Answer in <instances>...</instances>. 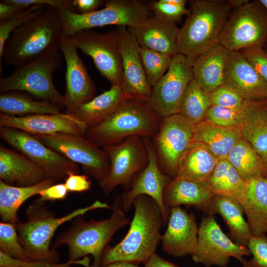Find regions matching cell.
<instances>
[{
	"label": "cell",
	"mask_w": 267,
	"mask_h": 267,
	"mask_svg": "<svg viewBox=\"0 0 267 267\" xmlns=\"http://www.w3.org/2000/svg\"><path fill=\"white\" fill-rule=\"evenodd\" d=\"M267 43V10L260 0H248L232 9L220 37L230 51L264 48Z\"/></svg>",
	"instance_id": "obj_9"
},
{
	"label": "cell",
	"mask_w": 267,
	"mask_h": 267,
	"mask_svg": "<svg viewBox=\"0 0 267 267\" xmlns=\"http://www.w3.org/2000/svg\"><path fill=\"white\" fill-rule=\"evenodd\" d=\"M260 76L267 83V51L264 48H250L239 51Z\"/></svg>",
	"instance_id": "obj_45"
},
{
	"label": "cell",
	"mask_w": 267,
	"mask_h": 267,
	"mask_svg": "<svg viewBox=\"0 0 267 267\" xmlns=\"http://www.w3.org/2000/svg\"><path fill=\"white\" fill-rule=\"evenodd\" d=\"M106 1L102 0H73L72 3L79 13L87 14L97 10Z\"/></svg>",
	"instance_id": "obj_50"
},
{
	"label": "cell",
	"mask_w": 267,
	"mask_h": 267,
	"mask_svg": "<svg viewBox=\"0 0 267 267\" xmlns=\"http://www.w3.org/2000/svg\"><path fill=\"white\" fill-rule=\"evenodd\" d=\"M264 49L267 51V43L265 45V47H264Z\"/></svg>",
	"instance_id": "obj_56"
},
{
	"label": "cell",
	"mask_w": 267,
	"mask_h": 267,
	"mask_svg": "<svg viewBox=\"0 0 267 267\" xmlns=\"http://www.w3.org/2000/svg\"><path fill=\"white\" fill-rule=\"evenodd\" d=\"M127 28L139 46L171 57L178 54L179 28L175 22L154 15L148 17L141 24Z\"/></svg>",
	"instance_id": "obj_22"
},
{
	"label": "cell",
	"mask_w": 267,
	"mask_h": 267,
	"mask_svg": "<svg viewBox=\"0 0 267 267\" xmlns=\"http://www.w3.org/2000/svg\"><path fill=\"white\" fill-rule=\"evenodd\" d=\"M46 7L34 5L22 10L13 17L0 21V62L4 44L11 34L16 29L40 15Z\"/></svg>",
	"instance_id": "obj_39"
},
{
	"label": "cell",
	"mask_w": 267,
	"mask_h": 267,
	"mask_svg": "<svg viewBox=\"0 0 267 267\" xmlns=\"http://www.w3.org/2000/svg\"><path fill=\"white\" fill-rule=\"evenodd\" d=\"M124 99L120 87L112 86L89 101L67 108L66 113L83 123L88 130L106 120Z\"/></svg>",
	"instance_id": "obj_26"
},
{
	"label": "cell",
	"mask_w": 267,
	"mask_h": 267,
	"mask_svg": "<svg viewBox=\"0 0 267 267\" xmlns=\"http://www.w3.org/2000/svg\"><path fill=\"white\" fill-rule=\"evenodd\" d=\"M55 180L46 178L41 182L30 186L9 185L0 180V216L2 222L16 224L18 221L17 212L20 206L29 198L39 194L53 185Z\"/></svg>",
	"instance_id": "obj_33"
},
{
	"label": "cell",
	"mask_w": 267,
	"mask_h": 267,
	"mask_svg": "<svg viewBox=\"0 0 267 267\" xmlns=\"http://www.w3.org/2000/svg\"><path fill=\"white\" fill-rule=\"evenodd\" d=\"M0 137L39 166L48 178L65 179L70 174L79 173L77 163L46 146L31 134L16 129L0 127Z\"/></svg>",
	"instance_id": "obj_14"
},
{
	"label": "cell",
	"mask_w": 267,
	"mask_h": 267,
	"mask_svg": "<svg viewBox=\"0 0 267 267\" xmlns=\"http://www.w3.org/2000/svg\"><path fill=\"white\" fill-rule=\"evenodd\" d=\"M242 264V267H259L254 263L252 259L249 261H245Z\"/></svg>",
	"instance_id": "obj_54"
},
{
	"label": "cell",
	"mask_w": 267,
	"mask_h": 267,
	"mask_svg": "<svg viewBox=\"0 0 267 267\" xmlns=\"http://www.w3.org/2000/svg\"><path fill=\"white\" fill-rule=\"evenodd\" d=\"M0 126L16 129L31 135L66 133L83 135L87 129L67 113L32 114L22 116L1 113Z\"/></svg>",
	"instance_id": "obj_20"
},
{
	"label": "cell",
	"mask_w": 267,
	"mask_h": 267,
	"mask_svg": "<svg viewBox=\"0 0 267 267\" xmlns=\"http://www.w3.org/2000/svg\"><path fill=\"white\" fill-rule=\"evenodd\" d=\"M219 160L203 144L193 141L180 162L176 178L203 183Z\"/></svg>",
	"instance_id": "obj_34"
},
{
	"label": "cell",
	"mask_w": 267,
	"mask_h": 267,
	"mask_svg": "<svg viewBox=\"0 0 267 267\" xmlns=\"http://www.w3.org/2000/svg\"><path fill=\"white\" fill-rule=\"evenodd\" d=\"M104 267H139L136 264L124 262H118L111 264H109Z\"/></svg>",
	"instance_id": "obj_53"
},
{
	"label": "cell",
	"mask_w": 267,
	"mask_h": 267,
	"mask_svg": "<svg viewBox=\"0 0 267 267\" xmlns=\"http://www.w3.org/2000/svg\"><path fill=\"white\" fill-rule=\"evenodd\" d=\"M203 208L212 214H219L237 244L247 246L252 235L249 224L244 219V209L240 203L226 196L214 195Z\"/></svg>",
	"instance_id": "obj_29"
},
{
	"label": "cell",
	"mask_w": 267,
	"mask_h": 267,
	"mask_svg": "<svg viewBox=\"0 0 267 267\" xmlns=\"http://www.w3.org/2000/svg\"><path fill=\"white\" fill-rule=\"evenodd\" d=\"M162 120L147 101L125 98L110 116L87 130L86 133L88 138L97 146L103 147L118 144L133 136L152 138Z\"/></svg>",
	"instance_id": "obj_6"
},
{
	"label": "cell",
	"mask_w": 267,
	"mask_h": 267,
	"mask_svg": "<svg viewBox=\"0 0 267 267\" xmlns=\"http://www.w3.org/2000/svg\"><path fill=\"white\" fill-rule=\"evenodd\" d=\"M251 255L252 259L259 267H267V236H252L247 246Z\"/></svg>",
	"instance_id": "obj_46"
},
{
	"label": "cell",
	"mask_w": 267,
	"mask_h": 267,
	"mask_svg": "<svg viewBox=\"0 0 267 267\" xmlns=\"http://www.w3.org/2000/svg\"><path fill=\"white\" fill-rule=\"evenodd\" d=\"M241 205L252 236L267 234V177H259L247 181Z\"/></svg>",
	"instance_id": "obj_27"
},
{
	"label": "cell",
	"mask_w": 267,
	"mask_h": 267,
	"mask_svg": "<svg viewBox=\"0 0 267 267\" xmlns=\"http://www.w3.org/2000/svg\"><path fill=\"white\" fill-rule=\"evenodd\" d=\"M68 192L64 183L54 184L43 190L38 199L44 202L62 200L66 197Z\"/></svg>",
	"instance_id": "obj_49"
},
{
	"label": "cell",
	"mask_w": 267,
	"mask_h": 267,
	"mask_svg": "<svg viewBox=\"0 0 267 267\" xmlns=\"http://www.w3.org/2000/svg\"><path fill=\"white\" fill-rule=\"evenodd\" d=\"M103 148L110 163L108 175L98 182L103 192L108 195L120 185L128 190L134 177L148 163V153L142 138L130 136L118 144Z\"/></svg>",
	"instance_id": "obj_11"
},
{
	"label": "cell",
	"mask_w": 267,
	"mask_h": 267,
	"mask_svg": "<svg viewBox=\"0 0 267 267\" xmlns=\"http://www.w3.org/2000/svg\"><path fill=\"white\" fill-rule=\"evenodd\" d=\"M105 5L104 8L87 14L58 9L64 36L71 37L81 30L108 25L137 26L151 14L147 5L140 0H109Z\"/></svg>",
	"instance_id": "obj_8"
},
{
	"label": "cell",
	"mask_w": 267,
	"mask_h": 267,
	"mask_svg": "<svg viewBox=\"0 0 267 267\" xmlns=\"http://www.w3.org/2000/svg\"><path fill=\"white\" fill-rule=\"evenodd\" d=\"M144 267H178L155 254L144 264Z\"/></svg>",
	"instance_id": "obj_52"
},
{
	"label": "cell",
	"mask_w": 267,
	"mask_h": 267,
	"mask_svg": "<svg viewBox=\"0 0 267 267\" xmlns=\"http://www.w3.org/2000/svg\"><path fill=\"white\" fill-rule=\"evenodd\" d=\"M0 251L14 258L30 261L19 242L15 224L0 222Z\"/></svg>",
	"instance_id": "obj_40"
},
{
	"label": "cell",
	"mask_w": 267,
	"mask_h": 267,
	"mask_svg": "<svg viewBox=\"0 0 267 267\" xmlns=\"http://www.w3.org/2000/svg\"><path fill=\"white\" fill-rule=\"evenodd\" d=\"M0 110L8 115L60 114L59 106L47 100L36 101L19 91L0 92Z\"/></svg>",
	"instance_id": "obj_36"
},
{
	"label": "cell",
	"mask_w": 267,
	"mask_h": 267,
	"mask_svg": "<svg viewBox=\"0 0 267 267\" xmlns=\"http://www.w3.org/2000/svg\"><path fill=\"white\" fill-rule=\"evenodd\" d=\"M202 183L214 195L226 196L241 203L247 181L226 159H222Z\"/></svg>",
	"instance_id": "obj_32"
},
{
	"label": "cell",
	"mask_w": 267,
	"mask_h": 267,
	"mask_svg": "<svg viewBox=\"0 0 267 267\" xmlns=\"http://www.w3.org/2000/svg\"><path fill=\"white\" fill-rule=\"evenodd\" d=\"M139 50L147 81L152 87L168 71L172 57L140 46Z\"/></svg>",
	"instance_id": "obj_38"
},
{
	"label": "cell",
	"mask_w": 267,
	"mask_h": 267,
	"mask_svg": "<svg viewBox=\"0 0 267 267\" xmlns=\"http://www.w3.org/2000/svg\"><path fill=\"white\" fill-rule=\"evenodd\" d=\"M148 155V163L146 167L133 178L130 188L121 195L120 201L124 211L128 212L133 205L134 199L138 195H146L158 204L166 225L170 214V208L163 202L164 191L172 180L160 170L157 162L155 150L151 139L142 138Z\"/></svg>",
	"instance_id": "obj_17"
},
{
	"label": "cell",
	"mask_w": 267,
	"mask_h": 267,
	"mask_svg": "<svg viewBox=\"0 0 267 267\" xmlns=\"http://www.w3.org/2000/svg\"><path fill=\"white\" fill-rule=\"evenodd\" d=\"M70 38L77 49L91 57L97 69L112 86H121L122 62L116 29L103 33L83 30Z\"/></svg>",
	"instance_id": "obj_13"
},
{
	"label": "cell",
	"mask_w": 267,
	"mask_h": 267,
	"mask_svg": "<svg viewBox=\"0 0 267 267\" xmlns=\"http://www.w3.org/2000/svg\"><path fill=\"white\" fill-rule=\"evenodd\" d=\"M211 106L208 93L193 78L183 92L178 113L195 125L205 120Z\"/></svg>",
	"instance_id": "obj_37"
},
{
	"label": "cell",
	"mask_w": 267,
	"mask_h": 267,
	"mask_svg": "<svg viewBox=\"0 0 267 267\" xmlns=\"http://www.w3.org/2000/svg\"><path fill=\"white\" fill-rule=\"evenodd\" d=\"M243 116V106L240 109H231L211 105L205 121L225 128H241Z\"/></svg>",
	"instance_id": "obj_41"
},
{
	"label": "cell",
	"mask_w": 267,
	"mask_h": 267,
	"mask_svg": "<svg viewBox=\"0 0 267 267\" xmlns=\"http://www.w3.org/2000/svg\"><path fill=\"white\" fill-rule=\"evenodd\" d=\"M122 58L123 81L120 86L125 98L148 101L152 88L149 84L139 53V45L125 26H117Z\"/></svg>",
	"instance_id": "obj_18"
},
{
	"label": "cell",
	"mask_w": 267,
	"mask_h": 267,
	"mask_svg": "<svg viewBox=\"0 0 267 267\" xmlns=\"http://www.w3.org/2000/svg\"><path fill=\"white\" fill-rule=\"evenodd\" d=\"M213 196L202 183L176 178L165 188L163 202L170 209L182 204L203 208Z\"/></svg>",
	"instance_id": "obj_31"
},
{
	"label": "cell",
	"mask_w": 267,
	"mask_h": 267,
	"mask_svg": "<svg viewBox=\"0 0 267 267\" xmlns=\"http://www.w3.org/2000/svg\"><path fill=\"white\" fill-rule=\"evenodd\" d=\"M32 135L46 146L81 164L84 173L98 182L108 175L110 163L107 153L89 138L66 133Z\"/></svg>",
	"instance_id": "obj_12"
},
{
	"label": "cell",
	"mask_w": 267,
	"mask_h": 267,
	"mask_svg": "<svg viewBox=\"0 0 267 267\" xmlns=\"http://www.w3.org/2000/svg\"><path fill=\"white\" fill-rule=\"evenodd\" d=\"M68 191L72 192H83L90 188L91 182L86 175L70 174L64 179Z\"/></svg>",
	"instance_id": "obj_48"
},
{
	"label": "cell",
	"mask_w": 267,
	"mask_h": 267,
	"mask_svg": "<svg viewBox=\"0 0 267 267\" xmlns=\"http://www.w3.org/2000/svg\"><path fill=\"white\" fill-rule=\"evenodd\" d=\"M198 242L191 258L196 263L207 267H224L231 257L242 264L245 256L251 254L247 246L233 243L222 231L212 216L204 218L198 228Z\"/></svg>",
	"instance_id": "obj_15"
},
{
	"label": "cell",
	"mask_w": 267,
	"mask_h": 267,
	"mask_svg": "<svg viewBox=\"0 0 267 267\" xmlns=\"http://www.w3.org/2000/svg\"><path fill=\"white\" fill-rule=\"evenodd\" d=\"M100 208L112 209V206L96 200L88 206L77 209L64 216L56 217L48 210L44 202L38 199L34 201L26 210L27 221L19 222L15 224L19 242L29 259L59 262V254L50 248L56 230L62 224L79 216Z\"/></svg>",
	"instance_id": "obj_3"
},
{
	"label": "cell",
	"mask_w": 267,
	"mask_h": 267,
	"mask_svg": "<svg viewBox=\"0 0 267 267\" xmlns=\"http://www.w3.org/2000/svg\"><path fill=\"white\" fill-rule=\"evenodd\" d=\"M64 36L58 8L46 6L40 15L11 34L4 44V62L15 68L23 66L59 48Z\"/></svg>",
	"instance_id": "obj_2"
},
{
	"label": "cell",
	"mask_w": 267,
	"mask_h": 267,
	"mask_svg": "<svg viewBox=\"0 0 267 267\" xmlns=\"http://www.w3.org/2000/svg\"><path fill=\"white\" fill-rule=\"evenodd\" d=\"M73 0H2L0 1L7 3H17L31 6L34 5L51 6L58 9H64L78 13L72 3Z\"/></svg>",
	"instance_id": "obj_47"
},
{
	"label": "cell",
	"mask_w": 267,
	"mask_h": 267,
	"mask_svg": "<svg viewBox=\"0 0 267 267\" xmlns=\"http://www.w3.org/2000/svg\"><path fill=\"white\" fill-rule=\"evenodd\" d=\"M230 52L218 43L192 60L193 78L207 93L225 84Z\"/></svg>",
	"instance_id": "obj_25"
},
{
	"label": "cell",
	"mask_w": 267,
	"mask_h": 267,
	"mask_svg": "<svg viewBox=\"0 0 267 267\" xmlns=\"http://www.w3.org/2000/svg\"><path fill=\"white\" fill-rule=\"evenodd\" d=\"M112 210L111 216L107 219L87 222L83 216L76 217L71 225L58 236L54 246L68 247V261H77L91 255L93 261L89 267H100L102 254L114 234L131 223L119 197L116 198Z\"/></svg>",
	"instance_id": "obj_5"
},
{
	"label": "cell",
	"mask_w": 267,
	"mask_h": 267,
	"mask_svg": "<svg viewBox=\"0 0 267 267\" xmlns=\"http://www.w3.org/2000/svg\"><path fill=\"white\" fill-rule=\"evenodd\" d=\"M29 7L26 5L17 3L0 2V20L9 19L22 10Z\"/></svg>",
	"instance_id": "obj_51"
},
{
	"label": "cell",
	"mask_w": 267,
	"mask_h": 267,
	"mask_svg": "<svg viewBox=\"0 0 267 267\" xmlns=\"http://www.w3.org/2000/svg\"><path fill=\"white\" fill-rule=\"evenodd\" d=\"M47 177L44 171L24 155L0 145V178L7 184L30 186Z\"/></svg>",
	"instance_id": "obj_24"
},
{
	"label": "cell",
	"mask_w": 267,
	"mask_h": 267,
	"mask_svg": "<svg viewBox=\"0 0 267 267\" xmlns=\"http://www.w3.org/2000/svg\"><path fill=\"white\" fill-rule=\"evenodd\" d=\"M168 222L161 240L163 251L175 257L193 254L197 246L199 230L194 215L178 206L171 209Z\"/></svg>",
	"instance_id": "obj_21"
},
{
	"label": "cell",
	"mask_w": 267,
	"mask_h": 267,
	"mask_svg": "<svg viewBox=\"0 0 267 267\" xmlns=\"http://www.w3.org/2000/svg\"><path fill=\"white\" fill-rule=\"evenodd\" d=\"M190 12L177 38L178 53L192 61L220 43V37L230 12V0H191Z\"/></svg>",
	"instance_id": "obj_4"
},
{
	"label": "cell",
	"mask_w": 267,
	"mask_h": 267,
	"mask_svg": "<svg viewBox=\"0 0 267 267\" xmlns=\"http://www.w3.org/2000/svg\"><path fill=\"white\" fill-rule=\"evenodd\" d=\"M208 96L211 105L226 108L240 109L247 100L226 84L209 92Z\"/></svg>",
	"instance_id": "obj_42"
},
{
	"label": "cell",
	"mask_w": 267,
	"mask_h": 267,
	"mask_svg": "<svg viewBox=\"0 0 267 267\" xmlns=\"http://www.w3.org/2000/svg\"><path fill=\"white\" fill-rule=\"evenodd\" d=\"M90 259L86 257L77 261H68L60 263L45 261H25L14 258L0 251V267H71L79 265L85 267L90 266Z\"/></svg>",
	"instance_id": "obj_43"
},
{
	"label": "cell",
	"mask_w": 267,
	"mask_h": 267,
	"mask_svg": "<svg viewBox=\"0 0 267 267\" xmlns=\"http://www.w3.org/2000/svg\"><path fill=\"white\" fill-rule=\"evenodd\" d=\"M241 126L242 138L249 143L267 165V98L246 100Z\"/></svg>",
	"instance_id": "obj_28"
},
{
	"label": "cell",
	"mask_w": 267,
	"mask_h": 267,
	"mask_svg": "<svg viewBox=\"0 0 267 267\" xmlns=\"http://www.w3.org/2000/svg\"><path fill=\"white\" fill-rule=\"evenodd\" d=\"M260 1L267 10V0H260Z\"/></svg>",
	"instance_id": "obj_55"
},
{
	"label": "cell",
	"mask_w": 267,
	"mask_h": 267,
	"mask_svg": "<svg viewBox=\"0 0 267 267\" xmlns=\"http://www.w3.org/2000/svg\"><path fill=\"white\" fill-rule=\"evenodd\" d=\"M134 214L125 237L104 251L100 267L124 262L144 264L155 253L162 235L164 221L158 204L150 196L141 194L134 200Z\"/></svg>",
	"instance_id": "obj_1"
},
{
	"label": "cell",
	"mask_w": 267,
	"mask_h": 267,
	"mask_svg": "<svg viewBox=\"0 0 267 267\" xmlns=\"http://www.w3.org/2000/svg\"><path fill=\"white\" fill-rule=\"evenodd\" d=\"M241 138L240 128L222 127L205 120L195 125L193 141L203 144L219 160L226 159Z\"/></svg>",
	"instance_id": "obj_30"
},
{
	"label": "cell",
	"mask_w": 267,
	"mask_h": 267,
	"mask_svg": "<svg viewBox=\"0 0 267 267\" xmlns=\"http://www.w3.org/2000/svg\"><path fill=\"white\" fill-rule=\"evenodd\" d=\"M226 159L246 181L259 177H267V165L243 138L233 146Z\"/></svg>",
	"instance_id": "obj_35"
},
{
	"label": "cell",
	"mask_w": 267,
	"mask_h": 267,
	"mask_svg": "<svg viewBox=\"0 0 267 267\" xmlns=\"http://www.w3.org/2000/svg\"><path fill=\"white\" fill-rule=\"evenodd\" d=\"M225 84L247 100L267 98V83L239 51L230 52L225 69Z\"/></svg>",
	"instance_id": "obj_23"
},
{
	"label": "cell",
	"mask_w": 267,
	"mask_h": 267,
	"mask_svg": "<svg viewBox=\"0 0 267 267\" xmlns=\"http://www.w3.org/2000/svg\"><path fill=\"white\" fill-rule=\"evenodd\" d=\"M195 125L179 113L163 118L151 140L161 172L170 178L177 177L180 162L193 141Z\"/></svg>",
	"instance_id": "obj_10"
},
{
	"label": "cell",
	"mask_w": 267,
	"mask_h": 267,
	"mask_svg": "<svg viewBox=\"0 0 267 267\" xmlns=\"http://www.w3.org/2000/svg\"><path fill=\"white\" fill-rule=\"evenodd\" d=\"M66 63L64 106L67 108L89 101L95 97V87L77 48L70 37L64 36L59 45Z\"/></svg>",
	"instance_id": "obj_19"
},
{
	"label": "cell",
	"mask_w": 267,
	"mask_h": 267,
	"mask_svg": "<svg viewBox=\"0 0 267 267\" xmlns=\"http://www.w3.org/2000/svg\"><path fill=\"white\" fill-rule=\"evenodd\" d=\"M147 6L154 12V15L175 23L190 12L189 9L186 8L185 5L171 3L166 0H153Z\"/></svg>",
	"instance_id": "obj_44"
},
{
	"label": "cell",
	"mask_w": 267,
	"mask_h": 267,
	"mask_svg": "<svg viewBox=\"0 0 267 267\" xmlns=\"http://www.w3.org/2000/svg\"><path fill=\"white\" fill-rule=\"evenodd\" d=\"M193 78L192 61L176 54L167 72L152 87L149 105L162 118L178 113L183 92Z\"/></svg>",
	"instance_id": "obj_16"
},
{
	"label": "cell",
	"mask_w": 267,
	"mask_h": 267,
	"mask_svg": "<svg viewBox=\"0 0 267 267\" xmlns=\"http://www.w3.org/2000/svg\"><path fill=\"white\" fill-rule=\"evenodd\" d=\"M63 57L57 48L15 68L10 75L0 78V92L24 91L58 106H64V96L55 88L52 79V73L60 67Z\"/></svg>",
	"instance_id": "obj_7"
}]
</instances>
